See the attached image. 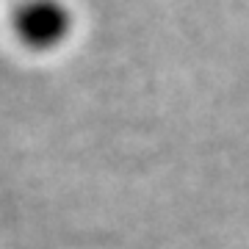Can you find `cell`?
Segmentation results:
<instances>
[{
    "mask_svg": "<svg viewBox=\"0 0 249 249\" xmlns=\"http://www.w3.org/2000/svg\"><path fill=\"white\" fill-rule=\"evenodd\" d=\"M11 34L28 50H53L70 36L72 14L64 0H22L11 9Z\"/></svg>",
    "mask_w": 249,
    "mask_h": 249,
    "instance_id": "obj_1",
    "label": "cell"
}]
</instances>
